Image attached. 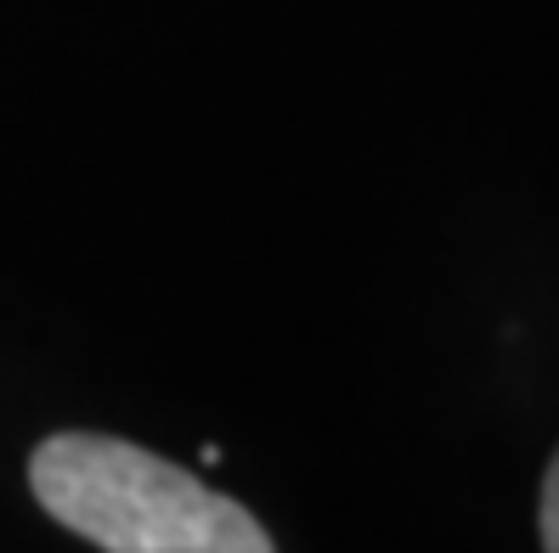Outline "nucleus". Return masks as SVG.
I'll list each match as a JSON object with an SVG mask.
<instances>
[{"label":"nucleus","mask_w":559,"mask_h":553,"mask_svg":"<svg viewBox=\"0 0 559 553\" xmlns=\"http://www.w3.org/2000/svg\"><path fill=\"white\" fill-rule=\"evenodd\" d=\"M28 492L103 553H277L266 526L199 474L119 435L69 430L35 446Z\"/></svg>","instance_id":"nucleus-1"},{"label":"nucleus","mask_w":559,"mask_h":553,"mask_svg":"<svg viewBox=\"0 0 559 553\" xmlns=\"http://www.w3.org/2000/svg\"><path fill=\"white\" fill-rule=\"evenodd\" d=\"M537 531H543V553H559V446L543 474V497H537Z\"/></svg>","instance_id":"nucleus-2"}]
</instances>
